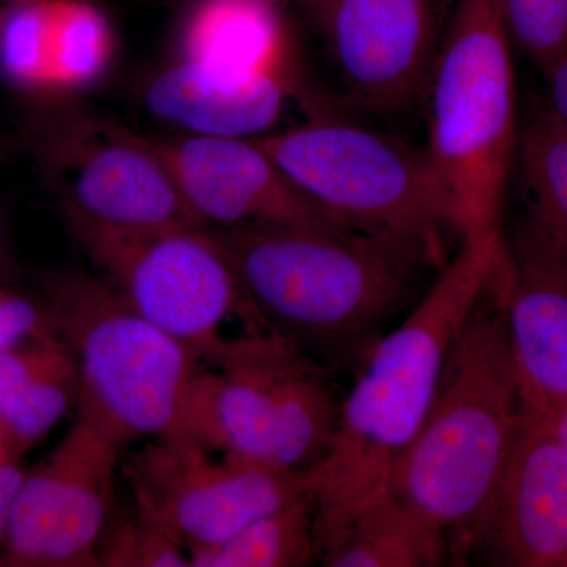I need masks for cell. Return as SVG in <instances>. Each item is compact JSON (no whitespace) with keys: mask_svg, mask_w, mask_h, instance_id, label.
<instances>
[{"mask_svg":"<svg viewBox=\"0 0 567 567\" xmlns=\"http://www.w3.org/2000/svg\"><path fill=\"white\" fill-rule=\"evenodd\" d=\"M516 167L528 218L567 254V126L547 103L518 126Z\"/></svg>","mask_w":567,"mask_h":567,"instance_id":"21","label":"cell"},{"mask_svg":"<svg viewBox=\"0 0 567 567\" xmlns=\"http://www.w3.org/2000/svg\"><path fill=\"white\" fill-rule=\"evenodd\" d=\"M95 274L204 368L248 357L278 338L246 297L207 227L128 230L65 218Z\"/></svg>","mask_w":567,"mask_h":567,"instance_id":"7","label":"cell"},{"mask_svg":"<svg viewBox=\"0 0 567 567\" xmlns=\"http://www.w3.org/2000/svg\"><path fill=\"white\" fill-rule=\"evenodd\" d=\"M341 404L330 365L275 339L200 369L174 434L227 456L309 472L330 451Z\"/></svg>","mask_w":567,"mask_h":567,"instance_id":"8","label":"cell"},{"mask_svg":"<svg viewBox=\"0 0 567 567\" xmlns=\"http://www.w3.org/2000/svg\"><path fill=\"white\" fill-rule=\"evenodd\" d=\"M514 51L546 78L567 51V0H496Z\"/></svg>","mask_w":567,"mask_h":567,"instance_id":"24","label":"cell"},{"mask_svg":"<svg viewBox=\"0 0 567 567\" xmlns=\"http://www.w3.org/2000/svg\"><path fill=\"white\" fill-rule=\"evenodd\" d=\"M17 276L18 267L11 251L9 218L0 207V281L13 282Z\"/></svg>","mask_w":567,"mask_h":567,"instance_id":"30","label":"cell"},{"mask_svg":"<svg viewBox=\"0 0 567 567\" xmlns=\"http://www.w3.org/2000/svg\"><path fill=\"white\" fill-rule=\"evenodd\" d=\"M117 54L114 25L92 0H55L51 100H73L107 76Z\"/></svg>","mask_w":567,"mask_h":567,"instance_id":"22","label":"cell"},{"mask_svg":"<svg viewBox=\"0 0 567 567\" xmlns=\"http://www.w3.org/2000/svg\"><path fill=\"white\" fill-rule=\"evenodd\" d=\"M39 293L76 364L78 416L125 447L173 435L204 368L199 357L96 274L55 271Z\"/></svg>","mask_w":567,"mask_h":567,"instance_id":"5","label":"cell"},{"mask_svg":"<svg viewBox=\"0 0 567 567\" xmlns=\"http://www.w3.org/2000/svg\"><path fill=\"white\" fill-rule=\"evenodd\" d=\"M292 96L311 100L281 76L230 73L173 59L145 85L144 103L178 133L251 140L274 132Z\"/></svg>","mask_w":567,"mask_h":567,"instance_id":"16","label":"cell"},{"mask_svg":"<svg viewBox=\"0 0 567 567\" xmlns=\"http://www.w3.org/2000/svg\"><path fill=\"white\" fill-rule=\"evenodd\" d=\"M311 13L354 110L399 115L425 104L446 0H293Z\"/></svg>","mask_w":567,"mask_h":567,"instance_id":"11","label":"cell"},{"mask_svg":"<svg viewBox=\"0 0 567 567\" xmlns=\"http://www.w3.org/2000/svg\"><path fill=\"white\" fill-rule=\"evenodd\" d=\"M535 415L547 425L550 434L557 440L567 456V401L551 402V404L532 405L525 402Z\"/></svg>","mask_w":567,"mask_h":567,"instance_id":"29","label":"cell"},{"mask_svg":"<svg viewBox=\"0 0 567 567\" xmlns=\"http://www.w3.org/2000/svg\"><path fill=\"white\" fill-rule=\"evenodd\" d=\"M28 470L22 468L21 458L9 457L0 461V551L6 543L7 529L14 499Z\"/></svg>","mask_w":567,"mask_h":567,"instance_id":"27","label":"cell"},{"mask_svg":"<svg viewBox=\"0 0 567 567\" xmlns=\"http://www.w3.org/2000/svg\"><path fill=\"white\" fill-rule=\"evenodd\" d=\"M2 148H3V140H2V133H0V155H2Z\"/></svg>","mask_w":567,"mask_h":567,"instance_id":"32","label":"cell"},{"mask_svg":"<svg viewBox=\"0 0 567 567\" xmlns=\"http://www.w3.org/2000/svg\"><path fill=\"white\" fill-rule=\"evenodd\" d=\"M0 6H2V2H0Z\"/></svg>","mask_w":567,"mask_h":567,"instance_id":"34","label":"cell"},{"mask_svg":"<svg viewBox=\"0 0 567 567\" xmlns=\"http://www.w3.org/2000/svg\"><path fill=\"white\" fill-rule=\"evenodd\" d=\"M102 567H192L186 548L166 529L134 509L107 522L96 551Z\"/></svg>","mask_w":567,"mask_h":567,"instance_id":"25","label":"cell"},{"mask_svg":"<svg viewBox=\"0 0 567 567\" xmlns=\"http://www.w3.org/2000/svg\"><path fill=\"white\" fill-rule=\"evenodd\" d=\"M524 413L505 317L491 282L451 350L420 432L388 481L394 495L445 532L451 559L472 551Z\"/></svg>","mask_w":567,"mask_h":567,"instance_id":"3","label":"cell"},{"mask_svg":"<svg viewBox=\"0 0 567 567\" xmlns=\"http://www.w3.org/2000/svg\"><path fill=\"white\" fill-rule=\"evenodd\" d=\"M9 457H18L17 454L11 451V447L9 445V442H7V436L3 434L2 425H0V461L2 458H9ZM21 458V457H18Z\"/></svg>","mask_w":567,"mask_h":567,"instance_id":"31","label":"cell"},{"mask_svg":"<svg viewBox=\"0 0 567 567\" xmlns=\"http://www.w3.org/2000/svg\"><path fill=\"white\" fill-rule=\"evenodd\" d=\"M286 2H293V0H286Z\"/></svg>","mask_w":567,"mask_h":567,"instance_id":"33","label":"cell"},{"mask_svg":"<svg viewBox=\"0 0 567 567\" xmlns=\"http://www.w3.org/2000/svg\"><path fill=\"white\" fill-rule=\"evenodd\" d=\"M450 559L445 532L386 488L349 522L319 561L327 567H434Z\"/></svg>","mask_w":567,"mask_h":567,"instance_id":"19","label":"cell"},{"mask_svg":"<svg viewBox=\"0 0 567 567\" xmlns=\"http://www.w3.org/2000/svg\"><path fill=\"white\" fill-rule=\"evenodd\" d=\"M121 470L134 509L186 551L215 546L254 518L315 491L309 472L256 464L167 435L123 454Z\"/></svg>","mask_w":567,"mask_h":567,"instance_id":"10","label":"cell"},{"mask_svg":"<svg viewBox=\"0 0 567 567\" xmlns=\"http://www.w3.org/2000/svg\"><path fill=\"white\" fill-rule=\"evenodd\" d=\"M39 112L25 140L63 216L114 229L204 227L183 203L151 136L70 103Z\"/></svg>","mask_w":567,"mask_h":567,"instance_id":"9","label":"cell"},{"mask_svg":"<svg viewBox=\"0 0 567 567\" xmlns=\"http://www.w3.org/2000/svg\"><path fill=\"white\" fill-rule=\"evenodd\" d=\"M282 2H284V0H282Z\"/></svg>","mask_w":567,"mask_h":567,"instance_id":"35","label":"cell"},{"mask_svg":"<svg viewBox=\"0 0 567 567\" xmlns=\"http://www.w3.org/2000/svg\"><path fill=\"white\" fill-rule=\"evenodd\" d=\"M55 0L0 6V74L17 91L51 100Z\"/></svg>","mask_w":567,"mask_h":567,"instance_id":"23","label":"cell"},{"mask_svg":"<svg viewBox=\"0 0 567 567\" xmlns=\"http://www.w3.org/2000/svg\"><path fill=\"white\" fill-rule=\"evenodd\" d=\"M151 137L183 203L208 229L259 224L339 227L295 188L254 137Z\"/></svg>","mask_w":567,"mask_h":567,"instance_id":"13","label":"cell"},{"mask_svg":"<svg viewBox=\"0 0 567 567\" xmlns=\"http://www.w3.org/2000/svg\"><path fill=\"white\" fill-rule=\"evenodd\" d=\"M51 330L50 316L39 292L0 281V353Z\"/></svg>","mask_w":567,"mask_h":567,"instance_id":"26","label":"cell"},{"mask_svg":"<svg viewBox=\"0 0 567 567\" xmlns=\"http://www.w3.org/2000/svg\"><path fill=\"white\" fill-rule=\"evenodd\" d=\"M295 188L339 227L382 238L440 270L461 244L425 148L342 118L254 137Z\"/></svg>","mask_w":567,"mask_h":567,"instance_id":"6","label":"cell"},{"mask_svg":"<svg viewBox=\"0 0 567 567\" xmlns=\"http://www.w3.org/2000/svg\"><path fill=\"white\" fill-rule=\"evenodd\" d=\"M502 245L503 230L462 238L423 298L361 363L357 382L342 398L330 451L309 470L319 558L386 491L394 465L431 410L451 350L491 287Z\"/></svg>","mask_w":567,"mask_h":567,"instance_id":"1","label":"cell"},{"mask_svg":"<svg viewBox=\"0 0 567 567\" xmlns=\"http://www.w3.org/2000/svg\"><path fill=\"white\" fill-rule=\"evenodd\" d=\"M473 550L498 566L567 567V456L527 405Z\"/></svg>","mask_w":567,"mask_h":567,"instance_id":"15","label":"cell"},{"mask_svg":"<svg viewBox=\"0 0 567 567\" xmlns=\"http://www.w3.org/2000/svg\"><path fill=\"white\" fill-rule=\"evenodd\" d=\"M210 230L268 328L330 368L363 363L412 303L424 271L435 270L402 246L339 227Z\"/></svg>","mask_w":567,"mask_h":567,"instance_id":"2","label":"cell"},{"mask_svg":"<svg viewBox=\"0 0 567 567\" xmlns=\"http://www.w3.org/2000/svg\"><path fill=\"white\" fill-rule=\"evenodd\" d=\"M544 80L548 85L547 106L567 126V51Z\"/></svg>","mask_w":567,"mask_h":567,"instance_id":"28","label":"cell"},{"mask_svg":"<svg viewBox=\"0 0 567 567\" xmlns=\"http://www.w3.org/2000/svg\"><path fill=\"white\" fill-rule=\"evenodd\" d=\"M282 0H189L174 59L240 74H274L305 89ZM308 93V92H306Z\"/></svg>","mask_w":567,"mask_h":567,"instance_id":"17","label":"cell"},{"mask_svg":"<svg viewBox=\"0 0 567 567\" xmlns=\"http://www.w3.org/2000/svg\"><path fill=\"white\" fill-rule=\"evenodd\" d=\"M513 51L496 0H457L425 99V153L461 238L503 230L518 140Z\"/></svg>","mask_w":567,"mask_h":567,"instance_id":"4","label":"cell"},{"mask_svg":"<svg viewBox=\"0 0 567 567\" xmlns=\"http://www.w3.org/2000/svg\"><path fill=\"white\" fill-rule=\"evenodd\" d=\"M316 492L254 518L233 536L188 551L192 567H301L319 559Z\"/></svg>","mask_w":567,"mask_h":567,"instance_id":"20","label":"cell"},{"mask_svg":"<svg viewBox=\"0 0 567 567\" xmlns=\"http://www.w3.org/2000/svg\"><path fill=\"white\" fill-rule=\"evenodd\" d=\"M492 287L524 401H567V254L525 215L503 234Z\"/></svg>","mask_w":567,"mask_h":567,"instance_id":"14","label":"cell"},{"mask_svg":"<svg viewBox=\"0 0 567 567\" xmlns=\"http://www.w3.org/2000/svg\"><path fill=\"white\" fill-rule=\"evenodd\" d=\"M125 446L78 416L24 480L0 551L6 567H96Z\"/></svg>","mask_w":567,"mask_h":567,"instance_id":"12","label":"cell"},{"mask_svg":"<svg viewBox=\"0 0 567 567\" xmlns=\"http://www.w3.org/2000/svg\"><path fill=\"white\" fill-rule=\"evenodd\" d=\"M76 364L54 330L0 353V425L18 457L78 406Z\"/></svg>","mask_w":567,"mask_h":567,"instance_id":"18","label":"cell"}]
</instances>
